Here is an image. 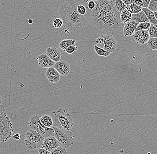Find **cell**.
<instances>
[{
	"label": "cell",
	"instance_id": "obj_1",
	"mask_svg": "<svg viewBox=\"0 0 157 154\" xmlns=\"http://www.w3.org/2000/svg\"><path fill=\"white\" fill-rule=\"evenodd\" d=\"M115 1L99 0L95 2L96 6L92 10V19L99 29L113 32L122 26L121 13L116 7Z\"/></svg>",
	"mask_w": 157,
	"mask_h": 154
},
{
	"label": "cell",
	"instance_id": "obj_2",
	"mask_svg": "<svg viewBox=\"0 0 157 154\" xmlns=\"http://www.w3.org/2000/svg\"><path fill=\"white\" fill-rule=\"evenodd\" d=\"M55 13L63 21L62 27L65 33L74 37L82 34L87 21L77 11L75 0H58Z\"/></svg>",
	"mask_w": 157,
	"mask_h": 154
},
{
	"label": "cell",
	"instance_id": "obj_3",
	"mask_svg": "<svg viewBox=\"0 0 157 154\" xmlns=\"http://www.w3.org/2000/svg\"><path fill=\"white\" fill-rule=\"evenodd\" d=\"M51 116L53 121V126L68 130L73 128V119L69 111L59 109L53 111Z\"/></svg>",
	"mask_w": 157,
	"mask_h": 154
},
{
	"label": "cell",
	"instance_id": "obj_4",
	"mask_svg": "<svg viewBox=\"0 0 157 154\" xmlns=\"http://www.w3.org/2000/svg\"><path fill=\"white\" fill-rule=\"evenodd\" d=\"M14 129L9 117L3 112L0 115V143H5L11 138Z\"/></svg>",
	"mask_w": 157,
	"mask_h": 154
},
{
	"label": "cell",
	"instance_id": "obj_5",
	"mask_svg": "<svg viewBox=\"0 0 157 154\" xmlns=\"http://www.w3.org/2000/svg\"><path fill=\"white\" fill-rule=\"evenodd\" d=\"M54 135L59 144L60 146L69 148L73 145L75 137L71 130H65L53 126Z\"/></svg>",
	"mask_w": 157,
	"mask_h": 154
},
{
	"label": "cell",
	"instance_id": "obj_6",
	"mask_svg": "<svg viewBox=\"0 0 157 154\" xmlns=\"http://www.w3.org/2000/svg\"><path fill=\"white\" fill-rule=\"evenodd\" d=\"M45 139L44 136L37 131L30 129L25 133L24 141L25 146L30 149L41 148Z\"/></svg>",
	"mask_w": 157,
	"mask_h": 154
},
{
	"label": "cell",
	"instance_id": "obj_7",
	"mask_svg": "<svg viewBox=\"0 0 157 154\" xmlns=\"http://www.w3.org/2000/svg\"><path fill=\"white\" fill-rule=\"evenodd\" d=\"M40 115H39L32 116L28 122L29 128L37 131L45 138L49 136H54L53 128L45 126L40 121Z\"/></svg>",
	"mask_w": 157,
	"mask_h": 154
},
{
	"label": "cell",
	"instance_id": "obj_8",
	"mask_svg": "<svg viewBox=\"0 0 157 154\" xmlns=\"http://www.w3.org/2000/svg\"><path fill=\"white\" fill-rule=\"evenodd\" d=\"M102 42L104 43V49L110 53L115 52L117 48L116 39L112 35L103 34L100 36Z\"/></svg>",
	"mask_w": 157,
	"mask_h": 154
},
{
	"label": "cell",
	"instance_id": "obj_9",
	"mask_svg": "<svg viewBox=\"0 0 157 154\" xmlns=\"http://www.w3.org/2000/svg\"><path fill=\"white\" fill-rule=\"evenodd\" d=\"M132 36L136 43L140 45L147 43L150 39L148 30L136 31L132 34Z\"/></svg>",
	"mask_w": 157,
	"mask_h": 154
},
{
	"label": "cell",
	"instance_id": "obj_10",
	"mask_svg": "<svg viewBox=\"0 0 157 154\" xmlns=\"http://www.w3.org/2000/svg\"><path fill=\"white\" fill-rule=\"evenodd\" d=\"M59 146V144L55 136H51L45 138L42 148L51 152Z\"/></svg>",
	"mask_w": 157,
	"mask_h": 154
},
{
	"label": "cell",
	"instance_id": "obj_11",
	"mask_svg": "<svg viewBox=\"0 0 157 154\" xmlns=\"http://www.w3.org/2000/svg\"><path fill=\"white\" fill-rule=\"evenodd\" d=\"M54 67L60 75L63 76H67L71 71L70 66L65 61H60L59 62H56Z\"/></svg>",
	"mask_w": 157,
	"mask_h": 154
},
{
	"label": "cell",
	"instance_id": "obj_12",
	"mask_svg": "<svg viewBox=\"0 0 157 154\" xmlns=\"http://www.w3.org/2000/svg\"><path fill=\"white\" fill-rule=\"evenodd\" d=\"M36 59L38 61V64L39 66L42 68L54 67L56 62H54L46 54H42L37 57Z\"/></svg>",
	"mask_w": 157,
	"mask_h": 154
},
{
	"label": "cell",
	"instance_id": "obj_13",
	"mask_svg": "<svg viewBox=\"0 0 157 154\" xmlns=\"http://www.w3.org/2000/svg\"><path fill=\"white\" fill-rule=\"evenodd\" d=\"M45 74L49 82L52 83H57L60 79V74L54 67L48 68Z\"/></svg>",
	"mask_w": 157,
	"mask_h": 154
},
{
	"label": "cell",
	"instance_id": "obj_14",
	"mask_svg": "<svg viewBox=\"0 0 157 154\" xmlns=\"http://www.w3.org/2000/svg\"><path fill=\"white\" fill-rule=\"evenodd\" d=\"M46 54L56 63L59 62L61 58L60 51L56 47H48L46 51Z\"/></svg>",
	"mask_w": 157,
	"mask_h": 154
},
{
	"label": "cell",
	"instance_id": "obj_15",
	"mask_svg": "<svg viewBox=\"0 0 157 154\" xmlns=\"http://www.w3.org/2000/svg\"><path fill=\"white\" fill-rule=\"evenodd\" d=\"M139 23L131 21L130 22L124 24L123 30V33L125 36H131L135 32Z\"/></svg>",
	"mask_w": 157,
	"mask_h": 154
},
{
	"label": "cell",
	"instance_id": "obj_16",
	"mask_svg": "<svg viewBox=\"0 0 157 154\" xmlns=\"http://www.w3.org/2000/svg\"><path fill=\"white\" fill-rule=\"evenodd\" d=\"M131 21H136L139 23L145 22H150L145 13L142 10L138 13L132 14Z\"/></svg>",
	"mask_w": 157,
	"mask_h": 154
},
{
	"label": "cell",
	"instance_id": "obj_17",
	"mask_svg": "<svg viewBox=\"0 0 157 154\" xmlns=\"http://www.w3.org/2000/svg\"><path fill=\"white\" fill-rule=\"evenodd\" d=\"M40 121L45 126L49 128H53V121L51 115H44L40 116Z\"/></svg>",
	"mask_w": 157,
	"mask_h": 154
},
{
	"label": "cell",
	"instance_id": "obj_18",
	"mask_svg": "<svg viewBox=\"0 0 157 154\" xmlns=\"http://www.w3.org/2000/svg\"><path fill=\"white\" fill-rule=\"evenodd\" d=\"M142 10L145 13L151 24L154 25L157 24V20L155 16L154 12L152 11L147 8L142 7Z\"/></svg>",
	"mask_w": 157,
	"mask_h": 154
},
{
	"label": "cell",
	"instance_id": "obj_19",
	"mask_svg": "<svg viewBox=\"0 0 157 154\" xmlns=\"http://www.w3.org/2000/svg\"><path fill=\"white\" fill-rule=\"evenodd\" d=\"M76 42H77L76 40H73V39H65L60 42V43L59 44V46L62 50L64 51L70 46H75V43Z\"/></svg>",
	"mask_w": 157,
	"mask_h": 154
},
{
	"label": "cell",
	"instance_id": "obj_20",
	"mask_svg": "<svg viewBox=\"0 0 157 154\" xmlns=\"http://www.w3.org/2000/svg\"><path fill=\"white\" fill-rule=\"evenodd\" d=\"M132 15V13L129 12L126 9L121 13L120 19L123 24H125L131 21Z\"/></svg>",
	"mask_w": 157,
	"mask_h": 154
},
{
	"label": "cell",
	"instance_id": "obj_21",
	"mask_svg": "<svg viewBox=\"0 0 157 154\" xmlns=\"http://www.w3.org/2000/svg\"><path fill=\"white\" fill-rule=\"evenodd\" d=\"M126 9L132 14H135L142 11V7L137 6L134 3L132 4L127 5L126 6Z\"/></svg>",
	"mask_w": 157,
	"mask_h": 154
},
{
	"label": "cell",
	"instance_id": "obj_22",
	"mask_svg": "<svg viewBox=\"0 0 157 154\" xmlns=\"http://www.w3.org/2000/svg\"><path fill=\"white\" fill-rule=\"evenodd\" d=\"M94 50L99 56L103 57H108L110 55V53L109 52L105 49L98 47V45H94Z\"/></svg>",
	"mask_w": 157,
	"mask_h": 154
},
{
	"label": "cell",
	"instance_id": "obj_23",
	"mask_svg": "<svg viewBox=\"0 0 157 154\" xmlns=\"http://www.w3.org/2000/svg\"><path fill=\"white\" fill-rule=\"evenodd\" d=\"M115 5L116 7L120 13H121L126 9V5L124 3L122 0H115Z\"/></svg>",
	"mask_w": 157,
	"mask_h": 154
},
{
	"label": "cell",
	"instance_id": "obj_24",
	"mask_svg": "<svg viewBox=\"0 0 157 154\" xmlns=\"http://www.w3.org/2000/svg\"><path fill=\"white\" fill-rule=\"evenodd\" d=\"M147 43L150 50L152 51L157 50V38H150Z\"/></svg>",
	"mask_w": 157,
	"mask_h": 154
},
{
	"label": "cell",
	"instance_id": "obj_25",
	"mask_svg": "<svg viewBox=\"0 0 157 154\" xmlns=\"http://www.w3.org/2000/svg\"><path fill=\"white\" fill-rule=\"evenodd\" d=\"M148 31L150 38H157V28L154 24H151Z\"/></svg>",
	"mask_w": 157,
	"mask_h": 154
},
{
	"label": "cell",
	"instance_id": "obj_26",
	"mask_svg": "<svg viewBox=\"0 0 157 154\" xmlns=\"http://www.w3.org/2000/svg\"><path fill=\"white\" fill-rule=\"evenodd\" d=\"M151 24L150 22H145L139 23L137 26L135 32L139 31V30H148L150 28Z\"/></svg>",
	"mask_w": 157,
	"mask_h": 154
},
{
	"label": "cell",
	"instance_id": "obj_27",
	"mask_svg": "<svg viewBox=\"0 0 157 154\" xmlns=\"http://www.w3.org/2000/svg\"><path fill=\"white\" fill-rule=\"evenodd\" d=\"M50 154H68L65 148L59 146L51 152Z\"/></svg>",
	"mask_w": 157,
	"mask_h": 154
},
{
	"label": "cell",
	"instance_id": "obj_28",
	"mask_svg": "<svg viewBox=\"0 0 157 154\" xmlns=\"http://www.w3.org/2000/svg\"><path fill=\"white\" fill-rule=\"evenodd\" d=\"M148 8L155 12L157 11V0H151Z\"/></svg>",
	"mask_w": 157,
	"mask_h": 154
},
{
	"label": "cell",
	"instance_id": "obj_29",
	"mask_svg": "<svg viewBox=\"0 0 157 154\" xmlns=\"http://www.w3.org/2000/svg\"><path fill=\"white\" fill-rule=\"evenodd\" d=\"M53 24L55 28H60L63 25V21L60 18H57L54 20Z\"/></svg>",
	"mask_w": 157,
	"mask_h": 154
},
{
	"label": "cell",
	"instance_id": "obj_30",
	"mask_svg": "<svg viewBox=\"0 0 157 154\" xmlns=\"http://www.w3.org/2000/svg\"><path fill=\"white\" fill-rule=\"evenodd\" d=\"M78 47L76 46H71L65 50L64 51L68 54H71L78 51Z\"/></svg>",
	"mask_w": 157,
	"mask_h": 154
},
{
	"label": "cell",
	"instance_id": "obj_31",
	"mask_svg": "<svg viewBox=\"0 0 157 154\" xmlns=\"http://www.w3.org/2000/svg\"><path fill=\"white\" fill-rule=\"evenodd\" d=\"M77 11L80 15L84 16L86 12V8L83 5L80 4L78 5L77 7Z\"/></svg>",
	"mask_w": 157,
	"mask_h": 154
},
{
	"label": "cell",
	"instance_id": "obj_32",
	"mask_svg": "<svg viewBox=\"0 0 157 154\" xmlns=\"http://www.w3.org/2000/svg\"><path fill=\"white\" fill-rule=\"evenodd\" d=\"M95 6H96V3H95V2L93 1H90L88 2V7L89 9L92 10L95 8Z\"/></svg>",
	"mask_w": 157,
	"mask_h": 154
},
{
	"label": "cell",
	"instance_id": "obj_33",
	"mask_svg": "<svg viewBox=\"0 0 157 154\" xmlns=\"http://www.w3.org/2000/svg\"><path fill=\"white\" fill-rule=\"evenodd\" d=\"M38 152L39 154H50L51 153V152L42 148H39Z\"/></svg>",
	"mask_w": 157,
	"mask_h": 154
},
{
	"label": "cell",
	"instance_id": "obj_34",
	"mask_svg": "<svg viewBox=\"0 0 157 154\" xmlns=\"http://www.w3.org/2000/svg\"><path fill=\"white\" fill-rule=\"evenodd\" d=\"M124 4L127 5L132 4V3H135V0H122Z\"/></svg>",
	"mask_w": 157,
	"mask_h": 154
},
{
	"label": "cell",
	"instance_id": "obj_35",
	"mask_svg": "<svg viewBox=\"0 0 157 154\" xmlns=\"http://www.w3.org/2000/svg\"><path fill=\"white\" fill-rule=\"evenodd\" d=\"M142 1L143 3H144V6H143V8H148V6H149L151 0H142Z\"/></svg>",
	"mask_w": 157,
	"mask_h": 154
},
{
	"label": "cell",
	"instance_id": "obj_36",
	"mask_svg": "<svg viewBox=\"0 0 157 154\" xmlns=\"http://www.w3.org/2000/svg\"><path fill=\"white\" fill-rule=\"evenodd\" d=\"M135 3L137 6H140L142 7H143V6H144V3H143L142 0H135Z\"/></svg>",
	"mask_w": 157,
	"mask_h": 154
},
{
	"label": "cell",
	"instance_id": "obj_37",
	"mask_svg": "<svg viewBox=\"0 0 157 154\" xmlns=\"http://www.w3.org/2000/svg\"><path fill=\"white\" fill-rule=\"evenodd\" d=\"M20 138L21 135L19 133H16L13 136V138L15 140H19Z\"/></svg>",
	"mask_w": 157,
	"mask_h": 154
},
{
	"label": "cell",
	"instance_id": "obj_38",
	"mask_svg": "<svg viewBox=\"0 0 157 154\" xmlns=\"http://www.w3.org/2000/svg\"><path fill=\"white\" fill-rule=\"evenodd\" d=\"M4 111H5L4 107L2 105L0 106V115L2 113L4 112Z\"/></svg>",
	"mask_w": 157,
	"mask_h": 154
},
{
	"label": "cell",
	"instance_id": "obj_39",
	"mask_svg": "<svg viewBox=\"0 0 157 154\" xmlns=\"http://www.w3.org/2000/svg\"><path fill=\"white\" fill-rule=\"evenodd\" d=\"M28 22L29 24H32L33 23V20L32 19H29L28 20Z\"/></svg>",
	"mask_w": 157,
	"mask_h": 154
},
{
	"label": "cell",
	"instance_id": "obj_40",
	"mask_svg": "<svg viewBox=\"0 0 157 154\" xmlns=\"http://www.w3.org/2000/svg\"><path fill=\"white\" fill-rule=\"evenodd\" d=\"M2 97H1V96H0V106L2 105Z\"/></svg>",
	"mask_w": 157,
	"mask_h": 154
},
{
	"label": "cell",
	"instance_id": "obj_41",
	"mask_svg": "<svg viewBox=\"0 0 157 154\" xmlns=\"http://www.w3.org/2000/svg\"><path fill=\"white\" fill-rule=\"evenodd\" d=\"M154 13H155V16L157 20V11L154 12Z\"/></svg>",
	"mask_w": 157,
	"mask_h": 154
},
{
	"label": "cell",
	"instance_id": "obj_42",
	"mask_svg": "<svg viewBox=\"0 0 157 154\" xmlns=\"http://www.w3.org/2000/svg\"><path fill=\"white\" fill-rule=\"evenodd\" d=\"M89 2V0H84V2L85 3H88Z\"/></svg>",
	"mask_w": 157,
	"mask_h": 154
},
{
	"label": "cell",
	"instance_id": "obj_43",
	"mask_svg": "<svg viewBox=\"0 0 157 154\" xmlns=\"http://www.w3.org/2000/svg\"><path fill=\"white\" fill-rule=\"evenodd\" d=\"M93 1H95V2H96V1H99V0H93Z\"/></svg>",
	"mask_w": 157,
	"mask_h": 154
},
{
	"label": "cell",
	"instance_id": "obj_44",
	"mask_svg": "<svg viewBox=\"0 0 157 154\" xmlns=\"http://www.w3.org/2000/svg\"><path fill=\"white\" fill-rule=\"evenodd\" d=\"M155 26H156V27H157V24H155Z\"/></svg>",
	"mask_w": 157,
	"mask_h": 154
}]
</instances>
